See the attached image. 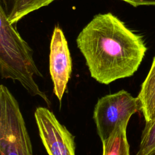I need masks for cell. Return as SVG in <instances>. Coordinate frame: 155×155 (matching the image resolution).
Segmentation results:
<instances>
[{
	"label": "cell",
	"mask_w": 155,
	"mask_h": 155,
	"mask_svg": "<svg viewBox=\"0 0 155 155\" xmlns=\"http://www.w3.org/2000/svg\"><path fill=\"white\" fill-rule=\"evenodd\" d=\"M76 43L91 76L105 85L133 76L147 51L142 36L111 13L94 16L79 33Z\"/></svg>",
	"instance_id": "obj_1"
},
{
	"label": "cell",
	"mask_w": 155,
	"mask_h": 155,
	"mask_svg": "<svg viewBox=\"0 0 155 155\" xmlns=\"http://www.w3.org/2000/svg\"><path fill=\"white\" fill-rule=\"evenodd\" d=\"M0 69L2 78L18 81L33 96L40 97L50 107L51 102L34 80L42 77L33 58V50L0 8Z\"/></svg>",
	"instance_id": "obj_2"
},
{
	"label": "cell",
	"mask_w": 155,
	"mask_h": 155,
	"mask_svg": "<svg viewBox=\"0 0 155 155\" xmlns=\"http://www.w3.org/2000/svg\"><path fill=\"white\" fill-rule=\"evenodd\" d=\"M0 155H33L19 104L2 84L0 85Z\"/></svg>",
	"instance_id": "obj_3"
},
{
	"label": "cell",
	"mask_w": 155,
	"mask_h": 155,
	"mask_svg": "<svg viewBox=\"0 0 155 155\" xmlns=\"http://www.w3.org/2000/svg\"><path fill=\"white\" fill-rule=\"evenodd\" d=\"M140 111L137 97L122 90L99 99L93 112L97 133L101 141L107 139L120 122H129L131 116Z\"/></svg>",
	"instance_id": "obj_4"
},
{
	"label": "cell",
	"mask_w": 155,
	"mask_h": 155,
	"mask_svg": "<svg viewBox=\"0 0 155 155\" xmlns=\"http://www.w3.org/2000/svg\"><path fill=\"white\" fill-rule=\"evenodd\" d=\"M35 117L42 142L48 155H75L74 137L49 109L39 107Z\"/></svg>",
	"instance_id": "obj_5"
},
{
	"label": "cell",
	"mask_w": 155,
	"mask_h": 155,
	"mask_svg": "<svg viewBox=\"0 0 155 155\" xmlns=\"http://www.w3.org/2000/svg\"><path fill=\"white\" fill-rule=\"evenodd\" d=\"M49 62L53 92L61 102L72 71V62L67 39L58 26L51 36Z\"/></svg>",
	"instance_id": "obj_6"
},
{
	"label": "cell",
	"mask_w": 155,
	"mask_h": 155,
	"mask_svg": "<svg viewBox=\"0 0 155 155\" xmlns=\"http://www.w3.org/2000/svg\"><path fill=\"white\" fill-rule=\"evenodd\" d=\"M137 99L145 123L150 122L155 116V56Z\"/></svg>",
	"instance_id": "obj_7"
},
{
	"label": "cell",
	"mask_w": 155,
	"mask_h": 155,
	"mask_svg": "<svg viewBox=\"0 0 155 155\" xmlns=\"http://www.w3.org/2000/svg\"><path fill=\"white\" fill-rule=\"evenodd\" d=\"M128 122L119 123L110 136L102 141V155H130V145L127 137Z\"/></svg>",
	"instance_id": "obj_8"
},
{
	"label": "cell",
	"mask_w": 155,
	"mask_h": 155,
	"mask_svg": "<svg viewBox=\"0 0 155 155\" xmlns=\"http://www.w3.org/2000/svg\"><path fill=\"white\" fill-rule=\"evenodd\" d=\"M55 0H15L12 12L8 18L10 23L15 24L30 13L47 6Z\"/></svg>",
	"instance_id": "obj_9"
},
{
	"label": "cell",
	"mask_w": 155,
	"mask_h": 155,
	"mask_svg": "<svg viewBox=\"0 0 155 155\" xmlns=\"http://www.w3.org/2000/svg\"><path fill=\"white\" fill-rule=\"evenodd\" d=\"M139 148L136 155H147L155 148V116L145 123Z\"/></svg>",
	"instance_id": "obj_10"
},
{
	"label": "cell",
	"mask_w": 155,
	"mask_h": 155,
	"mask_svg": "<svg viewBox=\"0 0 155 155\" xmlns=\"http://www.w3.org/2000/svg\"><path fill=\"white\" fill-rule=\"evenodd\" d=\"M15 0H0V8H1L8 19L10 17L14 4Z\"/></svg>",
	"instance_id": "obj_11"
},
{
	"label": "cell",
	"mask_w": 155,
	"mask_h": 155,
	"mask_svg": "<svg viewBox=\"0 0 155 155\" xmlns=\"http://www.w3.org/2000/svg\"><path fill=\"white\" fill-rule=\"evenodd\" d=\"M134 7L139 5H155V0H121Z\"/></svg>",
	"instance_id": "obj_12"
},
{
	"label": "cell",
	"mask_w": 155,
	"mask_h": 155,
	"mask_svg": "<svg viewBox=\"0 0 155 155\" xmlns=\"http://www.w3.org/2000/svg\"><path fill=\"white\" fill-rule=\"evenodd\" d=\"M147 155H155V148L150 151Z\"/></svg>",
	"instance_id": "obj_13"
}]
</instances>
